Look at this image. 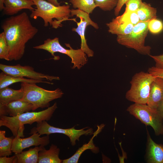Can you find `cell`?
Instances as JSON below:
<instances>
[{
    "label": "cell",
    "mask_w": 163,
    "mask_h": 163,
    "mask_svg": "<svg viewBox=\"0 0 163 163\" xmlns=\"http://www.w3.org/2000/svg\"><path fill=\"white\" fill-rule=\"evenodd\" d=\"M9 48V61H17L23 56L26 44L38 32L26 12L5 19L1 25Z\"/></svg>",
    "instance_id": "cell-1"
},
{
    "label": "cell",
    "mask_w": 163,
    "mask_h": 163,
    "mask_svg": "<svg viewBox=\"0 0 163 163\" xmlns=\"http://www.w3.org/2000/svg\"><path fill=\"white\" fill-rule=\"evenodd\" d=\"M56 102L45 110L38 112H27L15 117L0 116V126H5L11 132L14 137L18 136L24 137V125L32 124L44 120L49 121L57 108Z\"/></svg>",
    "instance_id": "cell-2"
},
{
    "label": "cell",
    "mask_w": 163,
    "mask_h": 163,
    "mask_svg": "<svg viewBox=\"0 0 163 163\" xmlns=\"http://www.w3.org/2000/svg\"><path fill=\"white\" fill-rule=\"evenodd\" d=\"M33 0L36 8L31 11L30 17L34 19L41 18L43 21L44 27H47L49 24L52 28H55V22L53 20L54 18L61 24L67 20L76 21L75 19L69 18L71 17V9L69 5L56 6L45 0Z\"/></svg>",
    "instance_id": "cell-3"
},
{
    "label": "cell",
    "mask_w": 163,
    "mask_h": 163,
    "mask_svg": "<svg viewBox=\"0 0 163 163\" xmlns=\"http://www.w3.org/2000/svg\"><path fill=\"white\" fill-rule=\"evenodd\" d=\"M36 84L22 82L21 84L24 95L20 100L31 104L33 111L39 108L49 107L50 102L61 98L64 94L59 88L54 90H49L38 86Z\"/></svg>",
    "instance_id": "cell-4"
},
{
    "label": "cell",
    "mask_w": 163,
    "mask_h": 163,
    "mask_svg": "<svg viewBox=\"0 0 163 163\" xmlns=\"http://www.w3.org/2000/svg\"><path fill=\"white\" fill-rule=\"evenodd\" d=\"M65 45L69 49H66L62 46L59 43V38L56 37L53 39L48 38L44 41L43 44L34 46L33 48L48 51L54 57L53 59L54 60H58L59 59V57L54 55L55 53L59 52L65 54L71 59V62L73 64L72 69L77 68L78 69H80L88 62L87 54L80 48L75 50L69 43H65Z\"/></svg>",
    "instance_id": "cell-5"
},
{
    "label": "cell",
    "mask_w": 163,
    "mask_h": 163,
    "mask_svg": "<svg viewBox=\"0 0 163 163\" xmlns=\"http://www.w3.org/2000/svg\"><path fill=\"white\" fill-rule=\"evenodd\" d=\"M156 78L148 72L136 73L130 81L131 87L126 93V98L134 103L147 104L151 84Z\"/></svg>",
    "instance_id": "cell-6"
},
{
    "label": "cell",
    "mask_w": 163,
    "mask_h": 163,
    "mask_svg": "<svg viewBox=\"0 0 163 163\" xmlns=\"http://www.w3.org/2000/svg\"><path fill=\"white\" fill-rule=\"evenodd\" d=\"M149 22H140L134 26L130 33L117 35V42L127 48L135 50L141 54L149 56L151 47L145 45V39L149 31Z\"/></svg>",
    "instance_id": "cell-7"
},
{
    "label": "cell",
    "mask_w": 163,
    "mask_h": 163,
    "mask_svg": "<svg viewBox=\"0 0 163 163\" xmlns=\"http://www.w3.org/2000/svg\"><path fill=\"white\" fill-rule=\"evenodd\" d=\"M127 110L145 125L151 126L156 135L163 134V118L156 109L147 104L134 103L130 105Z\"/></svg>",
    "instance_id": "cell-8"
},
{
    "label": "cell",
    "mask_w": 163,
    "mask_h": 163,
    "mask_svg": "<svg viewBox=\"0 0 163 163\" xmlns=\"http://www.w3.org/2000/svg\"><path fill=\"white\" fill-rule=\"evenodd\" d=\"M37 126L32 128L30 130V134L34 133H38L40 135L46 134L49 135L52 133H59L64 134L69 138L71 145H75L76 141H79L80 137L82 135H88L93 134L92 128L86 130L84 129L87 127L80 129H76L75 126L70 128L64 129L56 127L49 125L46 120L37 123Z\"/></svg>",
    "instance_id": "cell-9"
},
{
    "label": "cell",
    "mask_w": 163,
    "mask_h": 163,
    "mask_svg": "<svg viewBox=\"0 0 163 163\" xmlns=\"http://www.w3.org/2000/svg\"><path fill=\"white\" fill-rule=\"evenodd\" d=\"M0 69L6 74L15 77H26L35 80H47L51 82L53 80H60L58 76L36 72L33 67L28 66H22L19 64L12 66L0 64Z\"/></svg>",
    "instance_id": "cell-10"
},
{
    "label": "cell",
    "mask_w": 163,
    "mask_h": 163,
    "mask_svg": "<svg viewBox=\"0 0 163 163\" xmlns=\"http://www.w3.org/2000/svg\"><path fill=\"white\" fill-rule=\"evenodd\" d=\"M71 17L75 15L80 19L79 22L76 21L77 24V28H73L72 30L77 32L80 36L81 40L80 49L83 50L88 57L94 56V52L88 47L85 38V33L87 26L91 25L96 29L99 28L98 24L93 21L90 18L89 14L78 9H72Z\"/></svg>",
    "instance_id": "cell-11"
},
{
    "label": "cell",
    "mask_w": 163,
    "mask_h": 163,
    "mask_svg": "<svg viewBox=\"0 0 163 163\" xmlns=\"http://www.w3.org/2000/svg\"><path fill=\"white\" fill-rule=\"evenodd\" d=\"M30 136L25 138L17 136L13 139L11 151L15 154L21 153L26 148L32 146H44L50 143L49 135L40 137L38 133H34Z\"/></svg>",
    "instance_id": "cell-12"
},
{
    "label": "cell",
    "mask_w": 163,
    "mask_h": 163,
    "mask_svg": "<svg viewBox=\"0 0 163 163\" xmlns=\"http://www.w3.org/2000/svg\"><path fill=\"white\" fill-rule=\"evenodd\" d=\"M32 109V104L27 102L18 100L10 102L4 107H0V116H7L15 117Z\"/></svg>",
    "instance_id": "cell-13"
},
{
    "label": "cell",
    "mask_w": 163,
    "mask_h": 163,
    "mask_svg": "<svg viewBox=\"0 0 163 163\" xmlns=\"http://www.w3.org/2000/svg\"><path fill=\"white\" fill-rule=\"evenodd\" d=\"M147 131L146 152L147 161L149 163H163V145L158 144L151 138Z\"/></svg>",
    "instance_id": "cell-14"
},
{
    "label": "cell",
    "mask_w": 163,
    "mask_h": 163,
    "mask_svg": "<svg viewBox=\"0 0 163 163\" xmlns=\"http://www.w3.org/2000/svg\"><path fill=\"white\" fill-rule=\"evenodd\" d=\"M33 5L35 4L33 0H5L3 14L12 16L23 9L31 11L34 9Z\"/></svg>",
    "instance_id": "cell-15"
},
{
    "label": "cell",
    "mask_w": 163,
    "mask_h": 163,
    "mask_svg": "<svg viewBox=\"0 0 163 163\" xmlns=\"http://www.w3.org/2000/svg\"><path fill=\"white\" fill-rule=\"evenodd\" d=\"M163 99V78L156 77L152 82L147 104L156 109Z\"/></svg>",
    "instance_id": "cell-16"
},
{
    "label": "cell",
    "mask_w": 163,
    "mask_h": 163,
    "mask_svg": "<svg viewBox=\"0 0 163 163\" xmlns=\"http://www.w3.org/2000/svg\"><path fill=\"white\" fill-rule=\"evenodd\" d=\"M106 24L108 28V32L117 35H126L130 33L134 27L131 24L123 20L121 15L117 16Z\"/></svg>",
    "instance_id": "cell-17"
},
{
    "label": "cell",
    "mask_w": 163,
    "mask_h": 163,
    "mask_svg": "<svg viewBox=\"0 0 163 163\" xmlns=\"http://www.w3.org/2000/svg\"><path fill=\"white\" fill-rule=\"evenodd\" d=\"M105 125L102 124L98 126L97 130L94 133L93 136L87 143L83 144L82 146L79 148L75 153L70 158L62 160V163H77L79 158L82 153L85 150H90L92 152L97 153L99 151L98 147H96L94 144L93 140L94 138L104 128Z\"/></svg>",
    "instance_id": "cell-18"
},
{
    "label": "cell",
    "mask_w": 163,
    "mask_h": 163,
    "mask_svg": "<svg viewBox=\"0 0 163 163\" xmlns=\"http://www.w3.org/2000/svg\"><path fill=\"white\" fill-rule=\"evenodd\" d=\"M60 149L54 144H52L48 150L44 147L38 153V163H61L62 160L59 157Z\"/></svg>",
    "instance_id": "cell-19"
},
{
    "label": "cell",
    "mask_w": 163,
    "mask_h": 163,
    "mask_svg": "<svg viewBox=\"0 0 163 163\" xmlns=\"http://www.w3.org/2000/svg\"><path fill=\"white\" fill-rule=\"evenodd\" d=\"M24 95L22 87L18 90H15L8 87L0 89V107H4L12 101L21 99Z\"/></svg>",
    "instance_id": "cell-20"
},
{
    "label": "cell",
    "mask_w": 163,
    "mask_h": 163,
    "mask_svg": "<svg viewBox=\"0 0 163 163\" xmlns=\"http://www.w3.org/2000/svg\"><path fill=\"white\" fill-rule=\"evenodd\" d=\"M18 82L36 83H42L51 85L53 84L49 81L37 80L27 79L24 77H15L7 74L2 71L0 73V89L8 87L14 83Z\"/></svg>",
    "instance_id": "cell-21"
},
{
    "label": "cell",
    "mask_w": 163,
    "mask_h": 163,
    "mask_svg": "<svg viewBox=\"0 0 163 163\" xmlns=\"http://www.w3.org/2000/svg\"><path fill=\"white\" fill-rule=\"evenodd\" d=\"M44 146L40 145L30 148L26 151L15 154L17 157V163H37L38 161V153Z\"/></svg>",
    "instance_id": "cell-22"
},
{
    "label": "cell",
    "mask_w": 163,
    "mask_h": 163,
    "mask_svg": "<svg viewBox=\"0 0 163 163\" xmlns=\"http://www.w3.org/2000/svg\"><path fill=\"white\" fill-rule=\"evenodd\" d=\"M136 12L140 22L149 21L157 17L156 8L145 2H142Z\"/></svg>",
    "instance_id": "cell-23"
},
{
    "label": "cell",
    "mask_w": 163,
    "mask_h": 163,
    "mask_svg": "<svg viewBox=\"0 0 163 163\" xmlns=\"http://www.w3.org/2000/svg\"><path fill=\"white\" fill-rule=\"evenodd\" d=\"M5 131L0 130V157L11 155V149L14 138L5 136Z\"/></svg>",
    "instance_id": "cell-24"
},
{
    "label": "cell",
    "mask_w": 163,
    "mask_h": 163,
    "mask_svg": "<svg viewBox=\"0 0 163 163\" xmlns=\"http://www.w3.org/2000/svg\"><path fill=\"white\" fill-rule=\"evenodd\" d=\"M73 8H77L88 14L92 13L97 7L94 0H69Z\"/></svg>",
    "instance_id": "cell-25"
},
{
    "label": "cell",
    "mask_w": 163,
    "mask_h": 163,
    "mask_svg": "<svg viewBox=\"0 0 163 163\" xmlns=\"http://www.w3.org/2000/svg\"><path fill=\"white\" fill-rule=\"evenodd\" d=\"M119 0H94L97 7L104 11H110L117 6Z\"/></svg>",
    "instance_id": "cell-26"
},
{
    "label": "cell",
    "mask_w": 163,
    "mask_h": 163,
    "mask_svg": "<svg viewBox=\"0 0 163 163\" xmlns=\"http://www.w3.org/2000/svg\"><path fill=\"white\" fill-rule=\"evenodd\" d=\"M9 48L3 32L0 34V59L9 61Z\"/></svg>",
    "instance_id": "cell-27"
},
{
    "label": "cell",
    "mask_w": 163,
    "mask_h": 163,
    "mask_svg": "<svg viewBox=\"0 0 163 163\" xmlns=\"http://www.w3.org/2000/svg\"><path fill=\"white\" fill-rule=\"evenodd\" d=\"M149 31L153 34L160 33L163 30V22L157 18L150 21L148 25Z\"/></svg>",
    "instance_id": "cell-28"
},
{
    "label": "cell",
    "mask_w": 163,
    "mask_h": 163,
    "mask_svg": "<svg viewBox=\"0 0 163 163\" xmlns=\"http://www.w3.org/2000/svg\"><path fill=\"white\" fill-rule=\"evenodd\" d=\"M121 16L123 20L131 24L134 26L140 22L136 11L124 12Z\"/></svg>",
    "instance_id": "cell-29"
},
{
    "label": "cell",
    "mask_w": 163,
    "mask_h": 163,
    "mask_svg": "<svg viewBox=\"0 0 163 163\" xmlns=\"http://www.w3.org/2000/svg\"><path fill=\"white\" fill-rule=\"evenodd\" d=\"M142 0H128L124 13L136 11L142 3Z\"/></svg>",
    "instance_id": "cell-30"
},
{
    "label": "cell",
    "mask_w": 163,
    "mask_h": 163,
    "mask_svg": "<svg viewBox=\"0 0 163 163\" xmlns=\"http://www.w3.org/2000/svg\"><path fill=\"white\" fill-rule=\"evenodd\" d=\"M148 71L149 73L155 77L163 78V67H151L149 68Z\"/></svg>",
    "instance_id": "cell-31"
},
{
    "label": "cell",
    "mask_w": 163,
    "mask_h": 163,
    "mask_svg": "<svg viewBox=\"0 0 163 163\" xmlns=\"http://www.w3.org/2000/svg\"><path fill=\"white\" fill-rule=\"evenodd\" d=\"M149 56L153 59L155 62V66L163 67V54L157 56H153L150 54Z\"/></svg>",
    "instance_id": "cell-32"
},
{
    "label": "cell",
    "mask_w": 163,
    "mask_h": 163,
    "mask_svg": "<svg viewBox=\"0 0 163 163\" xmlns=\"http://www.w3.org/2000/svg\"><path fill=\"white\" fill-rule=\"evenodd\" d=\"M17 157L15 155L12 157H9L7 156L0 157V163H17Z\"/></svg>",
    "instance_id": "cell-33"
},
{
    "label": "cell",
    "mask_w": 163,
    "mask_h": 163,
    "mask_svg": "<svg viewBox=\"0 0 163 163\" xmlns=\"http://www.w3.org/2000/svg\"><path fill=\"white\" fill-rule=\"evenodd\" d=\"M128 0H119L117 5L114 8V14L117 17L123 5Z\"/></svg>",
    "instance_id": "cell-34"
},
{
    "label": "cell",
    "mask_w": 163,
    "mask_h": 163,
    "mask_svg": "<svg viewBox=\"0 0 163 163\" xmlns=\"http://www.w3.org/2000/svg\"><path fill=\"white\" fill-rule=\"evenodd\" d=\"M156 110L160 115L163 118V99L158 104Z\"/></svg>",
    "instance_id": "cell-35"
},
{
    "label": "cell",
    "mask_w": 163,
    "mask_h": 163,
    "mask_svg": "<svg viewBox=\"0 0 163 163\" xmlns=\"http://www.w3.org/2000/svg\"><path fill=\"white\" fill-rule=\"evenodd\" d=\"M48 2L56 6H59L60 5V4L58 2L57 0H46Z\"/></svg>",
    "instance_id": "cell-36"
},
{
    "label": "cell",
    "mask_w": 163,
    "mask_h": 163,
    "mask_svg": "<svg viewBox=\"0 0 163 163\" xmlns=\"http://www.w3.org/2000/svg\"><path fill=\"white\" fill-rule=\"evenodd\" d=\"M5 0H0V10L2 11L4 8V2Z\"/></svg>",
    "instance_id": "cell-37"
}]
</instances>
